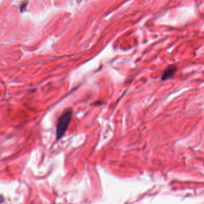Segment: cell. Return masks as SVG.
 Returning <instances> with one entry per match:
<instances>
[{"mask_svg": "<svg viewBox=\"0 0 204 204\" xmlns=\"http://www.w3.org/2000/svg\"><path fill=\"white\" fill-rule=\"evenodd\" d=\"M73 112L71 109H67L59 117L58 120L56 130V140L61 139L64 136L71 122Z\"/></svg>", "mask_w": 204, "mask_h": 204, "instance_id": "obj_1", "label": "cell"}, {"mask_svg": "<svg viewBox=\"0 0 204 204\" xmlns=\"http://www.w3.org/2000/svg\"><path fill=\"white\" fill-rule=\"evenodd\" d=\"M177 71V66L175 64L168 66L163 71L161 76L162 81H166L172 78Z\"/></svg>", "mask_w": 204, "mask_h": 204, "instance_id": "obj_2", "label": "cell"}, {"mask_svg": "<svg viewBox=\"0 0 204 204\" xmlns=\"http://www.w3.org/2000/svg\"><path fill=\"white\" fill-rule=\"evenodd\" d=\"M26 6H27V4H23L22 5L21 7V11H23L25 10Z\"/></svg>", "mask_w": 204, "mask_h": 204, "instance_id": "obj_3", "label": "cell"}]
</instances>
